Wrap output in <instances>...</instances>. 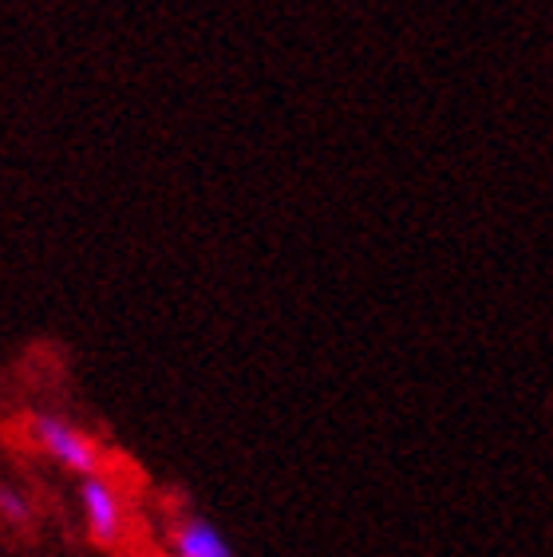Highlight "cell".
Wrapping results in <instances>:
<instances>
[{"label":"cell","mask_w":553,"mask_h":557,"mask_svg":"<svg viewBox=\"0 0 553 557\" xmlns=\"http://www.w3.org/2000/svg\"><path fill=\"white\" fill-rule=\"evenodd\" d=\"M28 431H33L36 447L56 459L60 467H67L79 479H91V474H103V447H99L91 435H84L79 428H72L67 419L48 416V411H36L28 419Z\"/></svg>","instance_id":"cell-1"},{"label":"cell","mask_w":553,"mask_h":557,"mask_svg":"<svg viewBox=\"0 0 553 557\" xmlns=\"http://www.w3.org/2000/svg\"><path fill=\"white\" fill-rule=\"evenodd\" d=\"M79 506H84V522L87 534L96 537L99 546H115L123 537V498L103 474H91V479H79Z\"/></svg>","instance_id":"cell-2"},{"label":"cell","mask_w":553,"mask_h":557,"mask_svg":"<svg viewBox=\"0 0 553 557\" xmlns=\"http://www.w3.org/2000/svg\"><path fill=\"white\" fill-rule=\"evenodd\" d=\"M171 549H174V557H234V549H230L222 530H218L210 518H198V515L182 518V522L174 525Z\"/></svg>","instance_id":"cell-3"},{"label":"cell","mask_w":553,"mask_h":557,"mask_svg":"<svg viewBox=\"0 0 553 557\" xmlns=\"http://www.w3.org/2000/svg\"><path fill=\"white\" fill-rule=\"evenodd\" d=\"M0 518H9V522L24 525L28 518H33V503H28L21 491H12V486H0Z\"/></svg>","instance_id":"cell-4"}]
</instances>
